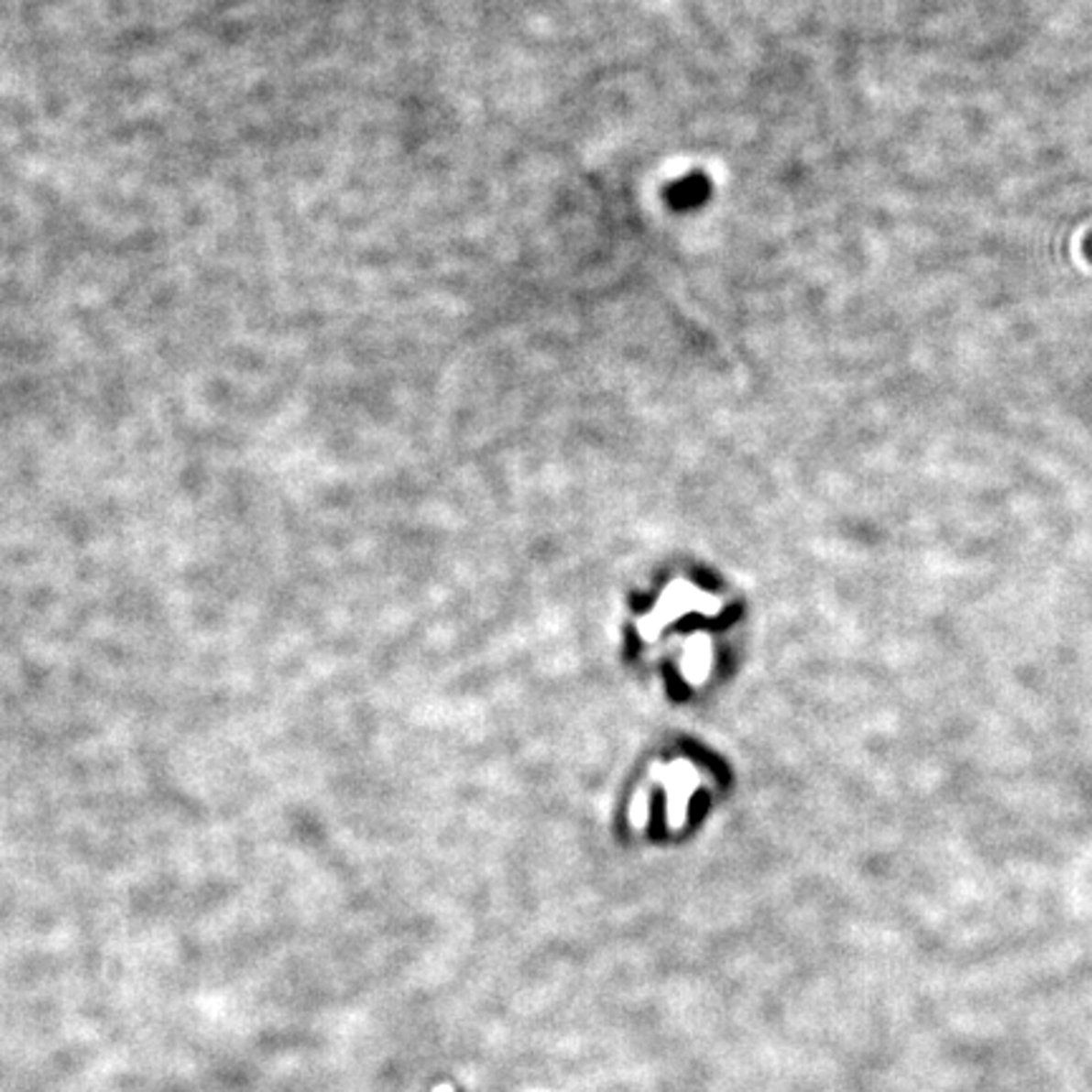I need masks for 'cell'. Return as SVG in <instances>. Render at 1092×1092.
<instances>
[{
  "label": "cell",
  "mask_w": 1092,
  "mask_h": 1092,
  "mask_svg": "<svg viewBox=\"0 0 1092 1092\" xmlns=\"http://www.w3.org/2000/svg\"><path fill=\"white\" fill-rule=\"evenodd\" d=\"M708 195H711V185H708V180L701 178V175H693V178L681 180V182H678V185H672L671 192H668L671 205L672 208H678V211H685V208H695V205H701V202H704Z\"/></svg>",
  "instance_id": "cell-1"
}]
</instances>
